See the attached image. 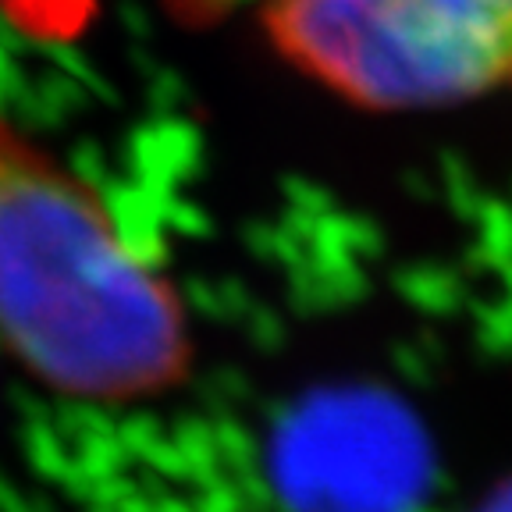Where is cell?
Masks as SVG:
<instances>
[{"instance_id":"6da1fadb","label":"cell","mask_w":512,"mask_h":512,"mask_svg":"<svg viewBox=\"0 0 512 512\" xmlns=\"http://www.w3.org/2000/svg\"><path fill=\"white\" fill-rule=\"evenodd\" d=\"M0 345L47 388L136 402L175 388L192 331L175 285L104 196L0 118Z\"/></svg>"},{"instance_id":"7a4b0ae2","label":"cell","mask_w":512,"mask_h":512,"mask_svg":"<svg viewBox=\"0 0 512 512\" xmlns=\"http://www.w3.org/2000/svg\"><path fill=\"white\" fill-rule=\"evenodd\" d=\"M260 25L363 111H445L512 86V0H264Z\"/></svg>"},{"instance_id":"3957f363","label":"cell","mask_w":512,"mask_h":512,"mask_svg":"<svg viewBox=\"0 0 512 512\" xmlns=\"http://www.w3.org/2000/svg\"><path fill=\"white\" fill-rule=\"evenodd\" d=\"M93 0H0V18L36 36H68L82 29Z\"/></svg>"}]
</instances>
